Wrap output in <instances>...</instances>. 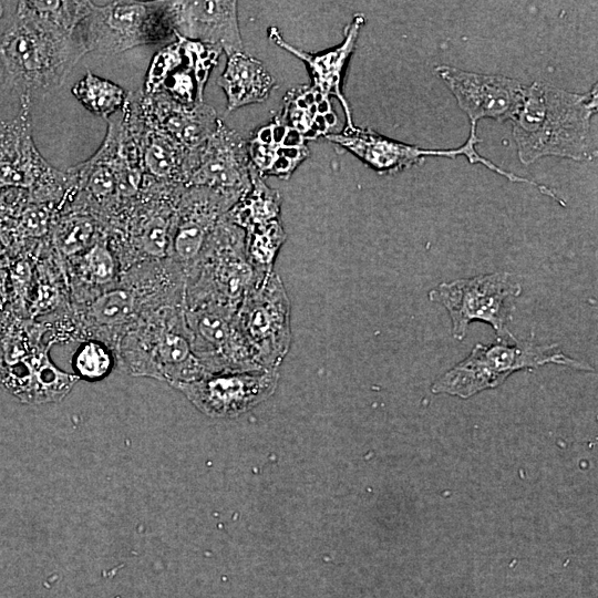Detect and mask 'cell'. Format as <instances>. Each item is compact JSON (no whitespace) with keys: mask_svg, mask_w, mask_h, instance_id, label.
<instances>
[{"mask_svg":"<svg viewBox=\"0 0 598 598\" xmlns=\"http://www.w3.org/2000/svg\"><path fill=\"white\" fill-rule=\"evenodd\" d=\"M0 22V65L8 89L20 97H44L60 89L86 54L78 27L87 1H13Z\"/></svg>","mask_w":598,"mask_h":598,"instance_id":"1","label":"cell"},{"mask_svg":"<svg viewBox=\"0 0 598 598\" xmlns=\"http://www.w3.org/2000/svg\"><path fill=\"white\" fill-rule=\"evenodd\" d=\"M597 85L587 93L568 92L546 83L526 86L513 121L517 156L532 164L545 156L589 161L597 155L594 116Z\"/></svg>","mask_w":598,"mask_h":598,"instance_id":"2","label":"cell"},{"mask_svg":"<svg viewBox=\"0 0 598 598\" xmlns=\"http://www.w3.org/2000/svg\"><path fill=\"white\" fill-rule=\"evenodd\" d=\"M114 351L117 362L131 374L165 380L172 385L207 373L193 352L184 303L145 315L120 338Z\"/></svg>","mask_w":598,"mask_h":598,"instance_id":"3","label":"cell"},{"mask_svg":"<svg viewBox=\"0 0 598 598\" xmlns=\"http://www.w3.org/2000/svg\"><path fill=\"white\" fill-rule=\"evenodd\" d=\"M514 341V344L503 341L476 343L465 359L432 384V392L467 399L484 390L497 388L516 371L537 369L549 363L582 371L594 370L587 362L565 354L557 343L540 344L533 337Z\"/></svg>","mask_w":598,"mask_h":598,"instance_id":"4","label":"cell"},{"mask_svg":"<svg viewBox=\"0 0 598 598\" xmlns=\"http://www.w3.org/2000/svg\"><path fill=\"white\" fill-rule=\"evenodd\" d=\"M264 279L248 260L245 230L224 215L198 260L185 274L184 306L216 305L237 311Z\"/></svg>","mask_w":598,"mask_h":598,"instance_id":"5","label":"cell"},{"mask_svg":"<svg viewBox=\"0 0 598 598\" xmlns=\"http://www.w3.org/2000/svg\"><path fill=\"white\" fill-rule=\"evenodd\" d=\"M78 32L86 53L106 55L175 38L167 1H89Z\"/></svg>","mask_w":598,"mask_h":598,"instance_id":"6","label":"cell"},{"mask_svg":"<svg viewBox=\"0 0 598 598\" xmlns=\"http://www.w3.org/2000/svg\"><path fill=\"white\" fill-rule=\"evenodd\" d=\"M184 186L150 184L138 202L107 231L122 271L140 262L169 258L178 198Z\"/></svg>","mask_w":598,"mask_h":598,"instance_id":"7","label":"cell"},{"mask_svg":"<svg viewBox=\"0 0 598 598\" xmlns=\"http://www.w3.org/2000/svg\"><path fill=\"white\" fill-rule=\"evenodd\" d=\"M522 285L507 271L443 281L429 291L432 302L442 305L451 319L452 336L462 341L470 323L489 324L499 337L515 339L508 328Z\"/></svg>","mask_w":598,"mask_h":598,"instance_id":"8","label":"cell"},{"mask_svg":"<svg viewBox=\"0 0 598 598\" xmlns=\"http://www.w3.org/2000/svg\"><path fill=\"white\" fill-rule=\"evenodd\" d=\"M31 101L20 97L18 115L0 130V189L22 192L32 203L59 205L71 188L66 171L51 166L32 138Z\"/></svg>","mask_w":598,"mask_h":598,"instance_id":"9","label":"cell"},{"mask_svg":"<svg viewBox=\"0 0 598 598\" xmlns=\"http://www.w3.org/2000/svg\"><path fill=\"white\" fill-rule=\"evenodd\" d=\"M237 324L264 370H278L291 346L290 301L272 271L244 298Z\"/></svg>","mask_w":598,"mask_h":598,"instance_id":"10","label":"cell"},{"mask_svg":"<svg viewBox=\"0 0 598 598\" xmlns=\"http://www.w3.org/2000/svg\"><path fill=\"white\" fill-rule=\"evenodd\" d=\"M324 138L353 154L362 163L379 174H394L416 164L427 157L465 156L472 164H482L493 173L506 177L513 183H523V177L498 167L489 159L480 155L475 146L481 140L476 132H470L466 142L456 148L430 150L395 141L381 135L371 128H361L355 125L344 127L341 132L328 134Z\"/></svg>","mask_w":598,"mask_h":598,"instance_id":"11","label":"cell"},{"mask_svg":"<svg viewBox=\"0 0 598 598\" xmlns=\"http://www.w3.org/2000/svg\"><path fill=\"white\" fill-rule=\"evenodd\" d=\"M184 310L193 352L207 373L264 370L237 324V311L216 305Z\"/></svg>","mask_w":598,"mask_h":598,"instance_id":"12","label":"cell"},{"mask_svg":"<svg viewBox=\"0 0 598 598\" xmlns=\"http://www.w3.org/2000/svg\"><path fill=\"white\" fill-rule=\"evenodd\" d=\"M221 53L217 47L175 35L154 55L142 91L164 93L187 105L202 103L205 84Z\"/></svg>","mask_w":598,"mask_h":598,"instance_id":"13","label":"cell"},{"mask_svg":"<svg viewBox=\"0 0 598 598\" xmlns=\"http://www.w3.org/2000/svg\"><path fill=\"white\" fill-rule=\"evenodd\" d=\"M250 168L247 141L220 120L214 133L189 152L185 187H207L239 200L251 186Z\"/></svg>","mask_w":598,"mask_h":598,"instance_id":"14","label":"cell"},{"mask_svg":"<svg viewBox=\"0 0 598 598\" xmlns=\"http://www.w3.org/2000/svg\"><path fill=\"white\" fill-rule=\"evenodd\" d=\"M435 73L468 116L471 132L483 118L513 122L522 107L527 85L516 79L450 65H439Z\"/></svg>","mask_w":598,"mask_h":598,"instance_id":"15","label":"cell"},{"mask_svg":"<svg viewBox=\"0 0 598 598\" xmlns=\"http://www.w3.org/2000/svg\"><path fill=\"white\" fill-rule=\"evenodd\" d=\"M278 370L206 373L173 386L210 416L238 415L267 399L276 389Z\"/></svg>","mask_w":598,"mask_h":598,"instance_id":"16","label":"cell"},{"mask_svg":"<svg viewBox=\"0 0 598 598\" xmlns=\"http://www.w3.org/2000/svg\"><path fill=\"white\" fill-rule=\"evenodd\" d=\"M238 200L207 187H184L177 202L169 259L184 275L195 265L223 216Z\"/></svg>","mask_w":598,"mask_h":598,"instance_id":"17","label":"cell"},{"mask_svg":"<svg viewBox=\"0 0 598 598\" xmlns=\"http://www.w3.org/2000/svg\"><path fill=\"white\" fill-rule=\"evenodd\" d=\"M121 113L135 142L146 181L185 187L189 151L145 118L137 92L127 93Z\"/></svg>","mask_w":598,"mask_h":598,"instance_id":"18","label":"cell"},{"mask_svg":"<svg viewBox=\"0 0 598 598\" xmlns=\"http://www.w3.org/2000/svg\"><path fill=\"white\" fill-rule=\"evenodd\" d=\"M236 1H167L175 35L219 48L227 56L244 52Z\"/></svg>","mask_w":598,"mask_h":598,"instance_id":"19","label":"cell"},{"mask_svg":"<svg viewBox=\"0 0 598 598\" xmlns=\"http://www.w3.org/2000/svg\"><path fill=\"white\" fill-rule=\"evenodd\" d=\"M363 24L364 17L362 14H355L343 30L342 42L334 48L318 53L306 52L291 45L275 27H270L267 32L271 42L306 64L311 75L312 86L323 95L328 97L334 96L340 102L346 115L344 127H352L354 124L352 122L350 105L342 92V83L346 69L355 50Z\"/></svg>","mask_w":598,"mask_h":598,"instance_id":"20","label":"cell"},{"mask_svg":"<svg viewBox=\"0 0 598 598\" xmlns=\"http://www.w3.org/2000/svg\"><path fill=\"white\" fill-rule=\"evenodd\" d=\"M137 94L145 118L189 152L199 147L220 121L215 110L204 102L187 105L164 93L138 91Z\"/></svg>","mask_w":598,"mask_h":598,"instance_id":"21","label":"cell"},{"mask_svg":"<svg viewBox=\"0 0 598 598\" xmlns=\"http://www.w3.org/2000/svg\"><path fill=\"white\" fill-rule=\"evenodd\" d=\"M305 137L275 116L257 128L247 141L251 165L264 176L288 179L309 157Z\"/></svg>","mask_w":598,"mask_h":598,"instance_id":"22","label":"cell"},{"mask_svg":"<svg viewBox=\"0 0 598 598\" xmlns=\"http://www.w3.org/2000/svg\"><path fill=\"white\" fill-rule=\"evenodd\" d=\"M64 266L73 305L87 301L114 287L122 274L106 233L83 252L65 259Z\"/></svg>","mask_w":598,"mask_h":598,"instance_id":"23","label":"cell"},{"mask_svg":"<svg viewBox=\"0 0 598 598\" xmlns=\"http://www.w3.org/2000/svg\"><path fill=\"white\" fill-rule=\"evenodd\" d=\"M227 97V111L267 100L275 85V80L261 61L238 52L227 56L224 72L217 79Z\"/></svg>","mask_w":598,"mask_h":598,"instance_id":"24","label":"cell"},{"mask_svg":"<svg viewBox=\"0 0 598 598\" xmlns=\"http://www.w3.org/2000/svg\"><path fill=\"white\" fill-rule=\"evenodd\" d=\"M282 123L299 132L306 141L326 137L338 124L330 97L312 85L291 89L283 97Z\"/></svg>","mask_w":598,"mask_h":598,"instance_id":"25","label":"cell"},{"mask_svg":"<svg viewBox=\"0 0 598 598\" xmlns=\"http://www.w3.org/2000/svg\"><path fill=\"white\" fill-rule=\"evenodd\" d=\"M105 231L102 224L87 213L58 207L49 243L63 259L76 256L91 247Z\"/></svg>","mask_w":598,"mask_h":598,"instance_id":"26","label":"cell"},{"mask_svg":"<svg viewBox=\"0 0 598 598\" xmlns=\"http://www.w3.org/2000/svg\"><path fill=\"white\" fill-rule=\"evenodd\" d=\"M251 186L225 214V217L244 230L279 219L281 196L269 187L264 177L251 165Z\"/></svg>","mask_w":598,"mask_h":598,"instance_id":"27","label":"cell"},{"mask_svg":"<svg viewBox=\"0 0 598 598\" xmlns=\"http://www.w3.org/2000/svg\"><path fill=\"white\" fill-rule=\"evenodd\" d=\"M71 92L87 111L105 120L117 113L127 97L120 85L90 70L73 85Z\"/></svg>","mask_w":598,"mask_h":598,"instance_id":"28","label":"cell"},{"mask_svg":"<svg viewBox=\"0 0 598 598\" xmlns=\"http://www.w3.org/2000/svg\"><path fill=\"white\" fill-rule=\"evenodd\" d=\"M287 235L279 219L245 230L246 254L260 279L274 271L275 259Z\"/></svg>","mask_w":598,"mask_h":598,"instance_id":"29","label":"cell"},{"mask_svg":"<svg viewBox=\"0 0 598 598\" xmlns=\"http://www.w3.org/2000/svg\"><path fill=\"white\" fill-rule=\"evenodd\" d=\"M117 363L114 349L96 339H86L71 358V367L80 380L95 382L105 379Z\"/></svg>","mask_w":598,"mask_h":598,"instance_id":"30","label":"cell"},{"mask_svg":"<svg viewBox=\"0 0 598 598\" xmlns=\"http://www.w3.org/2000/svg\"><path fill=\"white\" fill-rule=\"evenodd\" d=\"M2 11H3V1H0V18L2 16Z\"/></svg>","mask_w":598,"mask_h":598,"instance_id":"31","label":"cell"}]
</instances>
